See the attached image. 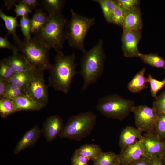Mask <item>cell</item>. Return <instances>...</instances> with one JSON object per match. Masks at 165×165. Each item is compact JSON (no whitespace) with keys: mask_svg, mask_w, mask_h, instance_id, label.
I'll return each mask as SVG.
<instances>
[{"mask_svg":"<svg viewBox=\"0 0 165 165\" xmlns=\"http://www.w3.org/2000/svg\"><path fill=\"white\" fill-rule=\"evenodd\" d=\"M7 36L0 37V48H6L10 50L15 54L19 52V50L18 47L9 42L7 39Z\"/></svg>","mask_w":165,"mask_h":165,"instance_id":"obj_38","label":"cell"},{"mask_svg":"<svg viewBox=\"0 0 165 165\" xmlns=\"http://www.w3.org/2000/svg\"><path fill=\"white\" fill-rule=\"evenodd\" d=\"M100 6L106 21L112 23L113 12L116 2L112 0H95Z\"/></svg>","mask_w":165,"mask_h":165,"instance_id":"obj_24","label":"cell"},{"mask_svg":"<svg viewBox=\"0 0 165 165\" xmlns=\"http://www.w3.org/2000/svg\"><path fill=\"white\" fill-rule=\"evenodd\" d=\"M134 101L125 99L117 94L104 96L99 99L97 110L105 117L121 120L132 111Z\"/></svg>","mask_w":165,"mask_h":165,"instance_id":"obj_6","label":"cell"},{"mask_svg":"<svg viewBox=\"0 0 165 165\" xmlns=\"http://www.w3.org/2000/svg\"><path fill=\"white\" fill-rule=\"evenodd\" d=\"M145 70V68H143L128 83L127 88L129 91L134 93H137L148 88V86L146 84L147 82L146 78L144 76Z\"/></svg>","mask_w":165,"mask_h":165,"instance_id":"obj_21","label":"cell"},{"mask_svg":"<svg viewBox=\"0 0 165 165\" xmlns=\"http://www.w3.org/2000/svg\"><path fill=\"white\" fill-rule=\"evenodd\" d=\"M162 159L164 163L165 164V151L163 154V156L162 157Z\"/></svg>","mask_w":165,"mask_h":165,"instance_id":"obj_44","label":"cell"},{"mask_svg":"<svg viewBox=\"0 0 165 165\" xmlns=\"http://www.w3.org/2000/svg\"><path fill=\"white\" fill-rule=\"evenodd\" d=\"M41 130L37 125L26 132L17 143L13 152L17 154L26 148L34 146L39 138Z\"/></svg>","mask_w":165,"mask_h":165,"instance_id":"obj_14","label":"cell"},{"mask_svg":"<svg viewBox=\"0 0 165 165\" xmlns=\"http://www.w3.org/2000/svg\"><path fill=\"white\" fill-rule=\"evenodd\" d=\"M122 26L123 31L141 30L142 27L141 14L138 7L132 10L126 11L124 19Z\"/></svg>","mask_w":165,"mask_h":165,"instance_id":"obj_16","label":"cell"},{"mask_svg":"<svg viewBox=\"0 0 165 165\" xmlns=\"http://www.w3.org/2000/svg\"><path fill=\"white\" fill-rule=\"evenodd\" d=\"M141 30L123 31L122 35V49L126 57H139L140 53L138 48L141 37Z\"/></svg>","mask_w":165,"mask_h":165,"instance_id":"obj_11","label":"cell"},{"mask_svg":"<svg viewBox=\"0 0 165 165\" xmlns=\"http://www.w3.org/2000/svg\"><path fill=\"white\" fill-rule=\"evenodd\" d=\"M0 17L4 22L6 29L7 31L6 36L11 34L13 36L14 41L17 44L21 41L16 32V28L19 26L17 20V17L7 15L3 12L2 9L0 10Z\"/></svg>","mask_w":165,"mask_h":165,"instance_id":"obj_20","label":"cell"},{"mask_svg":"<svg viewBox=\"0 0 165 165\" xmlns=\"http://www.w3.org/2000/svg\"><path fill=\"white\" fill-rule=\"evenodd\" d=\"M155 130L156 134L161 139L165 138V112L158 115Z\"/></svg>","mask_w":165,"mask_h":165,"instance_id":"obj_34","label":"cell"},{"mask_svg":"<svg viewBox=\"0 0 165 165\" xmlns=\"http://www.w3.org/2000/svg\"><path fill=\"white\" fill-rule=\"evenodd\" d=\"M41 2L49 16L61 13L65 1L63 0H43Z\"/></svg>","mask_w":165,"mask_h":165,"instance_id":"obj_23","label":"cell"},{"mask_svg":"<svg viewBox=\"0 0 165 165\" xmlns=\"http://www.w3.org/2000/svg\"><path fill=\"white\" fill-rule=\"evenodd\" d=\"M141 132L137 128L131 126H128L123 129L119 137V145L121 151L141 140L142 137Z\"/></svg>","mask_w":165,"mask_h":165,"instance_id":"obj_15","label":"cell"},{"mask_svg":"<svg viewBox=\"0 0 165 165\" xmlns=\"http://www.w3.org/2000/svg\"><path fill=\"white\" fill-rule=\"evenodd\" d=\"M10 82L6 79L0 78V98H3Z\"/></svg>","mask_w":165,"mask_h":165,"instance_id":"obj_41","label":"cell"},{"mask_svg":"<svg viewBox=\"0 0 165 165\" xmlns=\"http://www.w3.org/2000/svg\"><path fill=\"white\" fill-rule=\"evenodd\" d=\"M139 57L145 63L154 67L163 68L165 71V60L157 54L140 53Z\"/></svg>","mask_w":165,"mask_h":165,"instance_id":"obj_25","label":"cell"},{"mask_svg":"<svg viewBox=\"0 0 165 165\" xmlns=\"http://www.w3.org/2000/svg\"><path fill=\"white\" fill-rule=\"evenodd\" d=\"M17 45L19 51L35 70L43 72L50 69V49L43 42L35 36L29 40H21Z\"/></svg>","mask_w":165,"mask_h":165,"instance_id":"obj_4","label":"cell"},{"mask_svg":"<svg viewBox=\"0 0 165 165\" xmlns=\"http://www.w3.org/2000/svg\"><path fill=\"white\" fill-rule=\"evenodd\" d=\"M33 70L22 72H16L9 79L10 82L24 88L29 80Z\"/></svg>","mask_w":165,"mask_h":165,"instance_id":"obj_28","label":"cell"},{"mask_svg":"<svg viewBox=\"0 0 165 165\" xmlns=\"http://www.w3.org/2000/svg\"><path fill=\"white\" fill-rule=\"evenodd\" d=\"M43 75V72L33 70L24 89L26 95L45 107L48 101V94Z\"/></svg>","mask_w":165,"mask_h":165,"instance_id":"obj_8","label":"cell"},{"mask_svg":"<svg viewBox=\"0 0 165 165\" xmlns=\"http://www.w3.org/2000/svg\"><path fill=\"white\" fill-rule=\"evenodd\" d=\"M115 1L125 11H130L138 7L140 2L138 0H117Z\"/></svg>","mask_w":165,"mask_h":165,"instance_id":"obj_36","label":"cell"},{"mask_svg":"<svg viewBox=\"0 0 165 165\" xmlns=\"http://www.w3.org/2000/svg\"><path fill=\"white\" fill-rule=\"evenodd\" d=\"M136 125L141 132H152L155 129L158 115L153 107L145 105L134 106L132 110Z\"/></svg>","mask_w":165,"mask_h":165,"instance_id":"obj_9","label":"cell"},{"mask_svg":"<svg viewBox=\"0 0 165 165\" xmlns=\"http://www.w3.org/2000/svg\"><path fill=\"white\" fill-rule=\"evenodd\" d=\"M72 16L68 20L67 26L66 40L69 46L82 51L85 50L84 42L88 30L94 25L95 18L81 16L71 9Z\"/></svg>","mask_w":165,"mask_h":165,"instance_id":"obj_7","label":"cell"},{"mask_svg":"<svg viewBox=\"0 0 165 165\" xmlns=\"http://www.w3.org/2000/svg\"><path fill=\"white\" fill-rule=\"evenodd\" d=\"M145 148L146 157L151 159L162 157L165 151V143L152 132H147L141 140Z\"/></svg>","mask_w":165,"mask_h":165,"instance_id":"obj_10","label":"cell"},{"mask_svg":"<svg viewBox=\"0 0 165 165\" xmlns=\"http://www.w3.org/2000/svg\"><path fill=\"white\" fill-rule=\"evenodd\" d=\"M114 165H120L119 164V162H118Z\"/></svg>","mask_w":165,"mask_h":165,"instance_id":"obj_45","label":"cell"},{"mask_svg":"<svg viewBox=\"0 0 165 165\" xmlns=\"http://www.w3.org/2000/svg\"><path fill=\"white\" fill-rule=\"evenodd\" d=\"M17 112L12 100L6 98L0 100L1 117L6 118L8 116Z\"/></svg>","mask_w":165,"mask_h":165,"instance_id":"obj_27","label":"cell"},{"mask_svg":"<svg viewBox=\"0 0 165 165\" xmlns=\"http://www.w3.org/2000/svg\"><path fill=\"white\" fill-rule=\"evenodd\" d=\"M15 73L7 58L0 61V78L9 81Z\"/></svg>","mask_w":165,"mask_h":165,"instance_id":"obj_29","label":"cell"},{"mask_svg":"<svg viewBox=\"0 0 165 165\" xmlns=\"http://www.w3.org/2000/svg\"><path fill=\"white\" fill-rule=\"evenodd\" d=\"M12 100L17 112L37 111L44 107L41 104L26 95H21Z\"/></svg>","mask_w":165,"mask_h":165,"instance_id":"obj_17","label":"cell"},{"mask_svg":"<svg viewBox=\"0 0 165 165\" xmlns=\"http://www.w3.org/2000/svg\"><path fill=\"white\" fill-rule=\"evenodd\" d=\"M97 118V115L91 111L71 116L59 136L61 138L80 141L92 131Z\"/></svg>","mask_w":165,"mask_h":165,"instance_id":"obj_5","label":"cell"},{"mask_svg":"<svg viewBox=\"0 0 165 165\" xmlns=\"http://www.w3.org/2000/svg\"><path fill=\"white\" fill-rule=\"evenodd\" d=\"M147 82L150 85L151 95L155 99L157 97V93L165 86V77L162 81H159L153 78L151 74H148L146 78Z\"/></svg>","mask_w":165,"mask_h":165,"instance_id":"obj_30","label":"cell"},{"mask_svg":"<svg viewBox=\"0 0 165 165\" xmlns=\"http://www.w3.org/2000/svg\"><path fill=\"white\" fill-rule=\"evenodd\" d=\"M14 1L16 4L19 3L25 4L32 10L36 9L39 5L38 2L37 0H15Z\"/></svg>","mask_w":165,"mask_h":165,"instance_id":"obj_40","label":"cell"},{"mask_svg":"<svg viewBox=\"0 0 165 165\" xmlns=\"http://www.w3.org/2000/svg\"><path fill=\"white\" fill-rule=\"evenodd\" d=\"M143 156H146L144 146L141 141L121 151L119 154L120 165H127Z\"/></svg>","mask_w":165,"mask_h":165,"instance_id":"obj_13","label":"cell"},{"mask_svg":"<svg viewBox=\"0 0 165 165\" xmlns=\"http://www.w3.org/2000/svg\"><path fill=\"white\" fill-rule=\"evenodd\" d=\"M75 152L80 154L90 160L96 158L103 152L99 146L92 144L84 145L77 149Z\"/></svg>","mask_w":165,"mask_h":165,"instance_id":"obj_22","label":"cell"},{"mask_svg":"<svg viewBox=\"0 0 165 165\" xmlns=\"http://www.w3.org/2000/svg\"><path fill=\"white\" fill-rule=\"evenodd\" d=\"M7 58L15 72L35 70L22 53L13 54Z\"/></svg>","mask_w":165,"mask_h":165,"instance_id":"obj_19","label":"cell"},{"mask_svg":"<svg viewBox=\"0 0 165 165\" xmlns=\"http://www.w3.org/2000/svg\"><path fill=\"white\" fill-rule=\"evenodd\" d=\"M62 119L55 115L48 117L44 122L42 132L48 142H51L59 135L63 128Z\"/></svg>","mask_w":165,"mask_h":165,"instance_id":"obj_12","label":"cell"},{"mask_svg":"<svg viewBox=\"0 0 165 165\" xmlns=\"http://www.w3.org/2000/svg\"><path fill=\"white\" fill-rule=\"evenodd\" d=\"M19 26L25 38L27 40L30 39L31 38L30 35L31 19L28 16L21 17Z\"/></svg>","mask_w":165,"mask_h":165,"instance_id":"obj_33","label":"cell"},{"mask_svg":"<svg viewBox=\"0 0 165 165\" xmlns=\"http://www.w3.org/2000/svg\"><path fill=\"white\" fill-rule=\"evenodd\" d=\"M14 5L15 9L14 11L16 13V16L23 17L28 16V15L32 12L27 5L22 3H19Z\"/></svg>","mask_w":165,"mask_h":165,"instance_id":"obj_37","label":"cell"},{"mask_svg":"<svg viewBox=\"0 0 165 165\" xmlns=\"http://www.w3.org/2000/svg\"><path fill=\"white\" fill-rule=\"evenodd\" d=\"M103 45V40L100 39L93 48L82 53L79 72L83 79L82 91L96 82L103 74L105 59Z\"/></svg>","mask_w":165,"mask_h":165,"instance_id":"obj_2","label":"cell"},{"mask_svg":"<svg viewBox=\"0 0 165 165\" xmlns=\"http://www.w3.org/2000/svg\"><path fill=\"white\" fill-rule=\"evenodd\" d=\"M23 95H26L24 88L20 87L14 84L10 83L3 98L12 100Z\"/></svg>","mask_w":165,"mask_h":165,"instance_id":"obj_31","label":"cell"},{"mask_svg":"<svg viewBox=\"0 0 165 165\" xmlns=\"http://www.w3.org/2000/svg\"><path fill=\"white\" fill-rule=\"evenodd\" d=\"M68 20L61 13L49 16L47 23L35 36L50 49L61 51L66 40Z\"/></svg>","mask_w":165,"mask_h":165,"instance_id":"obj_3","label":"cell"},{"mask_svg":"<svg viewBox=\"0 0 165 165\" xmlns=\"http://www.w3.org/2000/svg\"><path fill=\"white\" fill-rule=\"evenodd\" d=\"M152 107L158 115L165 112V91L157 96L153 103Z\"/></svg>","mask_w":165,"mask_h":165,"instance_id":"obj_35","label":"cell"},{"mask_svg":"<svg viewBox=\"0 0 165 165\" xmlns=\"http://www.w3.org/2000/svg\"><path fill=\"white\" fill-rule=\"evenodd\" d=\"M151 165H165L162 157H155L150 159Z\"/></svg>","mask_w":165,"mask_h":165,"instance_id":"obj_43","label":"cell"},{"mask_svg":"<svg viewBox=\"0 0 165 165\" xmlns=\"http://www.w3.org/2000/svg\"><path fill=\"white\" fill-rule=\"evenodd\" d=\"M125 13V10L116 2L113 13L112 23L122 26L124 19Z\"/></svg>","mask_w":165,"mask_h":165,"instance_id":"obj_32","label":"cell"},{"mask_svg":"<svg viewBox=\"0 0 165 165\" xmlns=\"http://www.w3.org/2000/svg\"><path fill=\"white\" fill-rule=\"evenodd\" d=\"M75 58L74 53L65 55L61 51L57 52L54 63L49 69L50 86L66 94L68 93L73 77L79 73L75 70Z\"/></svg>","mask_w":165,"mask_h":165,"instance_id":"obj_1","label":"cell"},{"mask_svg":"<svg viewBox=\"0 0 165 165\" xmlns=\"http://www.w3.org/2000/svg\"><path fill=\"white\" fill-rule=\"evenodd\" d=\"M118 157L119 154L112 152H103L99 156L92 160L93 165H114L119 162Z\"/></svg>","mask_w":165,"mask_h":165,"instance_id":"obj_26","label":"cell"},{"mask_svg":"<svg viewBox=\"0 0 165 165\" xmlns=\"http://www.w3.org/2000/svg\"><path fill=\"white\" fill-rule=\"evenodd\" d=\"M49 18V15L42 8L36 9L31 19V32L37 34L46 25Z\"/></svg>","mask_w":165,"mask_h":165,"instance_id":"obj_18","label":"cell"},{"mask_svg":"<svg viewBox=\"0 0 165 165\" xmlns=\"http://www.w3.org/2000/svg\"><path fill=\"white\" fill-rule=\"evenodd\" d=\"M127 165H151V160L146 157L143 156Z\"/></svg>","mask_w":165,"mask_h":165,"instance_id":"obj_42","label":"cell"},{"mask_svg":"<svg viewBox=\"0 0 165 165\" xmlns=\"http://www.w3.org/2000/svg\"><path fill=\"white\" fill-rule=\"evenodd\" d=\"M88 159L74 152L71 158L72 165H88Z\"/></svg>","mask_w":165,"mask_h":165,"instance_id":"obj_39","label":"cell"}]
</instances>
